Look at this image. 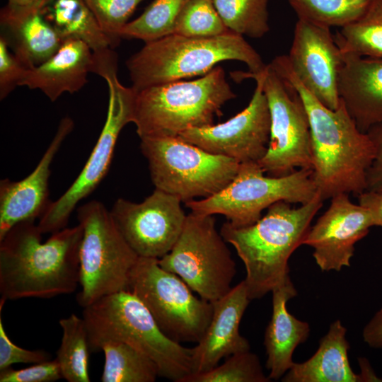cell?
Listing matches in <instances>:
<instances>
[{
    "mask_svg": "<svg viewBox=\"0 0 382 382\" xmlns=\"http://www.w3.org/2000/svg\"><path fill=\"white\" fill-rule=\"evenodd\" d=\"M269 64L296 89L305 106L313 179L322 199L364 192L366 172L375 156L369 135L358 129L340 99L339 107L332 110L308 91L294 74L286 55L277 56Z\"/></svg>",
    "mask_w": 382,
    "mask_h": 382,
    "instance_id": "1",
    "label": "cell"
},
{
    "mask_svg": "<svg viewBox=\"0 0 382 382\" xmlns=\"http://www.w3.org/2000/svg\"><path fill=\"white\" fill-rule=\"evenodd\" d=\"M42 234L35 221H25L0 240V301L51 299L76 290L81 226L52 233L45 242Z\"/></svg>",
    "mask_w": 382,
    "mask_h": 382,
    "instance_id": "2",
    "label": "cell"
},
{
    "mask_svg": "<svg viewBox=\"0 0 382 382\" xmlns=\"http://www.w3.org/2000/svg\"><path fill=\"white\" fill-rule=\"evenodd\" d=\"M318 191L308 202L295 208L279 201L255 224L236 226L225 222L220 233L243 261L250 299L263 297L289 276V259L301 245L323 205Z\"/></svg>",
    "mask_w": 382,
    "mask_h": 382,
    "instance_id": "3",
    "label": "cell"
},
{
    "mask_svg": "<svg viewBox=\"0 0 382 382\" xmlns=\"http://www.w3.org/2000/svg\"><path fill=\"white\" fill-rule=\"evenodd\" d=\"M91 352L108 341L132 346L156 365L158 376L183 382L194 373L192 349L168 337L142 301L130 290L104 296L83 308Z\"/></svg>",
    "mask_w": 382,
    "mask_h": 382,
    "instance_id": "4",
    "label": "cell"
},
{
    "mask_svg": "<svg viewBox=\"0 0 382 382\" xmlns=\"http://www.w3.org/2000/svg\"><path fill=\"white\" fill-rule=\"evenodd\" d=\"M245 63L249 71H262L265 64L257 51L238 34L206 37L172 34L145 42L126 61V66L137 92L144 88L204 76L224 61Z\"/></svg>",
    "mask_w": 382,
    "mask_h": 382,
    "instance_id": "5",
    "label": "cell"
},
{
    "mask_svg": "<svg viewBox=\"0 0 382 382\" xmlns=\"http://www.w3.org/2000/svg\"><path fill=\"white\" fill-rule=\"evenodd\" d=\"M236 95L224 69L216 66L192 81L156 85L136 92L132 122L140 139L175 137L191 128L214 125L221 108Z\"/></svg>",
    "mask_w": 382,
    "mask_h": 382,
    "instance_id": "6",
    "label": "cell"
},
{
    "mask_svg": "<svg viewBox=\"0 0 382 382\" xmlns=\"http://www.w3.org/2000/svg\"><path fill=\"white\" fill-rule=\"evenodd\" d=\"M83 229L79 252V285L76 301L85 308L97 300L129 290L131 274L139 256L128 244L110 211L90 201L77 209Z\"/></svg>",
    "mask_w": 382,
    "mask_h": 382,
    "instance_id": "7",
    "label": "cell"
},
{
    "mask_svg": "<svg viewBox=\"0 0 382 382\" xmlns=\"http://www.w3.org/2000/svg\"><path fill=\"white\" fill-rule=\"evenodd\" d=\"M140 139L156 189L181 202L216 194L231 183L240 167L231 158L209 153L178 137Z\"/></svg>",
    "mask_w": 382,
    "mask_h": 382,
    "instance_id": "8",
    "label": "cell"
},
{
    "mask_svg": "<svg viewBox=\"0 0 382 382\" xmlns=\"http://www.w3.org/2000/svg\"><path fill=\"white\" fill-rule=\"evenodd\" d=\"M264 173L257 162L241 163L234 178L223 190L207 198L188 201L185 205L192 212L222 214L231 224L245 226L257 221L262 212L277 202L303 204L318 192L312 169H298L280 177Z\"/></svg>",
    "mask_w": 382,
    "mask_h": 382,
    "instance_id": "9",
    "label": "cell"
},
{
    "mask_svg": "<svg viewBox=\"0 0 382 382\" xmlns=\"http://www.w3.org/2000/svg\"><path fill=\"white\" fill-rule=\"evenodd\" d=\"M216 228L213 215L191 212L169 253L158 259L164 270L180 277L202 299L211 303L231 289L236 263Z\"/></svg>",
    "mask_w": 382,
    "mask_h": 382,
    "instance_id": "10",
    "label": "cell"
},
{
    "mask_svg": "<svg viewBox=\"0 0 382 382\" xmlns=\"http://www.w3.org/2000/svg\"><path fill=\"white\" fill-rule=\"evenodd\" d=\"M236 81L257 76L262 83L271 120L270 140L264 156L257 162L269 176L289 175L296 168L312 169L308 115L296 89L270 64L257 74L233 71Z\"/></svg>",
    "mask_w": 382,
    "mask_h": 382,
    "instance_id": "11",
    "label": "cell"
},
{
    "mask_svg": "<svg viewBox=\"0 0 382 382\" xmlns=\"http://www.w3.org/2000/svg\"><path fill=\"white\" fill-rule=\"evenodd\" d=\"M129 290L161 330L178 342H198L211 321L212 303L195 296L180 277L162 268L157 258L139 257Z\"/></svg>",
    "mask_w": 382,
    "mask_h": 382,
    "instance_id": "12",
    "label": "cell"
},
{
    "mask_svg": "<svg viewBox=\"0 0 382 382\" xmlns=\"http://www.w3.org/2000/svg\"><path fill=\"white\" fill-rule=\"evenodd\" d=\"M100 76L105 80L108 89L105 124L79 175L39 219L37 226L42 233H52L66 227L76 204L92 193L106 175L120 133L133 121L136 91L120 83L117 66L107 68Z\"/></svg>",
    "mask_w": 382,
    "mask_h": 382,
    "instance_id": "13",
    "label": "cell"
},
{
    "mask_svg": "<svg viewBox=\"0 0 382 382\" xmlns=\"http://www.w3.org/2000/svg\"><path fill=\"white\" fill-rule=\"evenodd\" d=\"M110 212L134 252L139 257L157 259L173 248L187 217L181 200L158 189L139 203L118 198Z\"/></svg>",
    "mask_w": 382,
    "mask_h": 382,
    "instance_id": "14",
    "label": "cell"
},
{
    "mask_svg": "<svg viewBox=\"0 0 382 382\" xmlns=\"http://www.w3.org/2000/svg\"><path fill=\"white\" fill-rule=\"evenodd\" d=\"M248 106L227 121L180 134L181 139L209 153L231 158L240 163L258 162L265 154L270 140L271 120L260 77Z\"/></svg>",
    "mask_w": 382,
    "mask_h": 382,
    "instance_id": "15",
    "label": "cell"
},
{
    "mask_svg": "<svg viewBox=\"0 0 382 382\" xmlns=\"http://www.w3.org/2000/svg\"><path fill=\"white\" fill-rule=\"evenodd\" d=\"M286 57L304 87L324 105L337 109L340 102L337 83L343 54L330 28L298 18Z\"/></svg>",
    "mask_w": 382,
    "mask_h": 382,
    "instance_id": "16",
    "label": "cell"
},
{
    "mask_svg": "<svg viewBox=\"0 0 382 382\" xmlns=\"http://www.w3.org/2000/svg\"><path fill=\"white\" fill-rule=\"evenodd\" d=\"M375 226L370 210L354 204L349 195L331 198L328 209L308 229L303 245L313 248V257L322 271H340L350 266L354 245Z\"/></svg>",
    "mask_w": 382,
    "mask_h": 382,
    "instance_id": "17",
    "label": "cell"
},
{
    "mask_svg": "<svg viewBox=\"0 0 382 382\" xmlns=\"http://www.w3.org/2000/svg\"><path fill=\"white\" fill-rule=\"evenodd\" d=\"M74 122L63 117L55 135L35 169L25 178L0 181V240L16 224L40 219L47 210L50 166L62 142L74 129Z\"/></svg>",
    "mask_w": 382,
    "mask_h": 382,
    "instance_id": "18",
    "label": "cell"
},
{
    "mask_svg": "<svg viewBox=\"0 0 382 382\" xmlns=\"http://www.w3.org/2000/svg\"><path fill=\"white\" fill-rule=\"evenodd\" d=\"M250 301L243 279L212 302L211 321L197 345L192 347L193 374L209 371L224 358L250 351L249 342L240 334L239 325Z\"/></svg>",
    "mask_w": 382,
    "mask_h": 382,
    "instance_id": "19",
    "label": "cell"
},
{
    "mask_svg": "<svg viewBox=\"0 0 382 382\" xmlns=\"http://www.w3.org/2000/svg\"><path fill=\"white\" fill-rule=\"evenodd\" d=\"M342 54L338 96L358 129L367 133L382 124V59Z\"/></svg>",
    "mask_w": 382,
    "mask_h": 382,
    "instance_id": "20",
    "label": "cell"
},
{
    "mask_svg": "<svg viewBox=\"0 0 382 382\" xmlns=\"http://www.w3.org/2000/svg\"><path fill=\"white\" fill-rule=\"evenodd\" d=\"M93 53L83 41L68 38L58 51L40 65L28 69L19 86L38 89L51 101L63 93H74L88 82L93 71Z\"/></svg>",
    "mask_w": 382,
    "mask_h": 382,
    "instance_id": "21",
    "label": "cell"
},
{
    "mask_svg": "<svg viewBox=\"0 0 382 382\" xmlns=\"http://www.w3.org/2000/svg\"><path fill=\"white\" fill-rule=\"evenodd\" d=\"M272 313L264 337L267 359L266 368L272 380L281 379L292 366V355L296 347L305 342L309 335L308 323L291 315L286 308L289 300L297 294L290 279L286 277L272 290Z\"/></svg>",
    "mask_w": 382,
    "mask_h": 382,
    "instance_id": "22",
    "label": "cell"
},
{
    "mask_svg": "<svg viewBox=\"0 0 382 382\" xmlns=\"http://www.w3.org/2000/svg\"><path fill=\"white\" fill-rule=\"evenodd\" d=\"M347 329L340 320L331 323L320 339L316 353L308 360L294 363L282 376L284 382H358L359 374L352 369L348 359L349 343Z\"/></svg>",
    "mask_w": 382,
    "mask_h": 382,
    "instance_id": "23",
    "label": "cell"
},
{
    "mask_svg": "<svg viewBox=\"0 0 382 382\" xmlns=\"http://www.w3.org/2000/svg\"><path fill=\"white\" fill-rule=\"evenodd\" d=\"M0 24L1 37L26 69L36 67L48 60L64 42L41 11L18 21Z\"/></svg>",
    "mask_w": 382,
    "mask_h": 382,
    "instance_id": "24",
    "label": "cell"
},
{
    "mask_svg": "<svg viewBox=\"0 0 382 382\" xmlns=\"http://www.w3.org/2000/svg\"><path fill=\"white\" fill-rule=\"evenodd\" d=\"M41 13L63 40H80L93 53L114 50L111 40L83 0H47Z\"/></svg>",
    "mask_w": 382,
    "mask_h": 382,
    "instance_id": "25",
    "label": "cell"
},
{
    "mask_svg": "<svg viewBox=\"0 0 382 382\" xmlns=\"http://www.w3.org/2000/svg\"><path fill=\"white\" fill-rule=\"evenodd\" d=\"M59 323L62 330V337L56 359L62 378L69 382H90L91 350L83 318L72 313L60 319Z\"/></svg>",
    "mask_w": 382,
    "mask_h": 382,
    "instance_id": "26",
    "label": "cell"
},
{
    "mask_svg": "<svg viewBox=\"0 0 382 382\" xmlns=\"http://www.w3.org/2000/svg\"><path fill=\"white\" fill-rule=\"evenodd\" d=\"M103 382H154L158 376L155 364L146 356L118 340L104 342Z\"/></svg>",
    "mask_w": 382,
    "mask_h": 382,
    "instance_id": "27",
    "label": "cell"
},
{
    "mask_svg": "<svg viewBox=\"0 0 382 382\" xmlns=\"http://www.w3.org/2000/svg\"><path fill=\"white\" fill-rule=\"evenodd\" d=\"M334 39L342 54L382 59V0L357 20L340 28Z\"/></svg>",
    "mask_w": 382,
    "mask_h": 382,
    "instance_id": "28",
    "label": "cell"
},
{
    "mask_svg": "<svg viewBox=\"0 0 382 382\" xmlns=\"http://www.w3.org/2000/svg\"><path fill=\"white\" fill-rule=\"evenodd\" d=\"M299 19L342 28L363 16L375 0H287Z\"/></svg>",
    "mask_w": 382,
    "mask_h": 382,
    "instance_id": "29",
    "label": "cell"
},
{
    "mask_svg": "<svg viewBox=\"0 0 382 382\" xmlns=\"http://www.w3.org/2000/svg\"><path fill=\"white\" fill-rule=\"evenodd\" d=\"M188 0H154L136 19L122 29V38H134L144 42L174 33L175 25Z\"/></svg>",
    "mask_w": 382,
    "mask_h": 382,
    "instance_id": "30",
    "label": "cell"
},
{
    "mask_svg": "<svg viewBox=\"0 0 382 382\" xmlns=\"http://www.w3.org/2000/svg\"><path fill=\"white\" fill-rule=\"evenodd\" d=\"M269 0H213L225 26L231 32L260 38L270 30Z\"/></svg>",
    "mask_w": 382,
    "mask_h": 382,
    "instance_id": "31",
    "label": "cell"
},
{
    "mask_svg": "<svg viewBox=\"0 0 382 382\" xmlns=\"http://www.w3.org/2000/svg\"><path fill=\"white\" fill-rule=\"evenodd\" d=\"M258 357L250 351L233 354L215 368L193 374L183 382H269Z\"/></svg>",
    "mask_w": 382,
    "mask_h": 382,
    "instance_id": "32",
    "label": "cell"
},
{
    "mask_svg": "<svg viewBox=\"0 0 382 382\" xmlns=\"http://www.w3.org/2000/svg\"><path fill=\"white\" fill-rule=\"evenodd\" d=\"M229 31L221 19L213 0H188L178 17L173 34L206 37Z\"/></svg>",
    "mask_w": 382,
    "mask_h": 382,
    "instance_id": "33",
    "label": "cell"
},
{
    "mask_svg": "<svg viewBox=\"0 0 382 382\" xmlns=\"http://www.w3.org/2000/svg\"><path fill=\"white\" fill-rule=\"evenodd\" d=\"M144 0H83L93 13L114 49L121 40L120 33L137 6Z\"/></svg>",
    "mask_w": 382,
    "mask_h": 382,
    "instance_id": "34",
    "label": "cell"
},
{
    "mask_svg": "<svg viewBox=\"0 0 382 382\" xmlns=\"http://www.w3.org/2000/svg\"><path fill=\"white\" fill-rule=\"evenodd\" d=\"M51 359V354L45 350L27 349L14 344L6 332L0 316V370L15 364H37Z\"/></svg>",
    "mask_w": 382,
    "mask_h": 382,
    "instance_id": "35",
    "label": "cell"
},
{
    "mask_svg": "<svg viewBox=\"0 0 382 382\" xmlns=\"http://www.w3.org/2000/svg\"><path fill=\"white\" fill-rule=\"evenodd\" d=\"M62 378L58 361L47 360L16 370L11 366L0 370V382H53Z\"/></svg>",
    "mask_w": 382,
    "mask_h": 382,
    "instance_id": "36",
    "label": "cell"
},
{
    "mask_svg": "<svg viewBox=\"0 0 382 382\" xmlns=\"http://www.w3.org/2000/svg\"><path fill=\"white\" fill-rule=\"evenodd\" d=\"M27 69L12 53L6 40L0 37V99L1 100L19 86Z\"/></svg>",
    "mask_w": 382,
    "mask_h": 382,
    "instance_id": "37",
    "label": "cell"
},
{
    "mask_svg": "<svg viewBox=\"0 0 382 382\" xmlns=\"http://www.w3.org/2000/svg\"><path fill=\"white\" fill-rule=\"evenodd\" d=\"M367 134L374 143L375 156L366 172L365 191L382 192V124L372 127Z\"/></svg>",
    "mask_w": 382,
    "mask_h": 382,
    "instance_id": "38",
    "label": "cell"
},
{
    "mask_svg": "<svg viewBox=\"0 0 382 382\" xmlns=\"http://www.w3.org/2000/svg\"><path fill=\"white\" fill-rule=\"evenodd\" d=\"M47 0H8L1 8L0 23L21 21L30 15L40 12Z\"/></svg>",
    "mask_w": 382,
    "mask_h": 382,
    "instance_id": "39",
    "label": "cell"
},
{
    "mask_svg": "<svg viewBox=\"0 0 382 382\" xmlns=\"http://www.w3.org/2000/svg\"><path fill=\"white\" fill-rule=\"evenodd\" d=\"M362 336L371 347L382 348V308L377 311L365 325Z\"/></svg>",
    "mask_w": 382,
    "mask_h": 382,
    "instance_id": "40",
    "label": "cell"
},
{
    "mask_svg": "<svg viewBox=\"0 0 382 382\" xmlns=\"http://www.w3.org/2000/svg\"><path fill=\"white\" fill-rule=\"evenodd\" d=\"M357 197L359 204L371 212L375 226L382 228V192L364 191Z\"/></svg>",
    "mask_w": 382,
    "mask_h": 382,
    "instance_id": "41",
    "label": "cell"
}]
</instances>
